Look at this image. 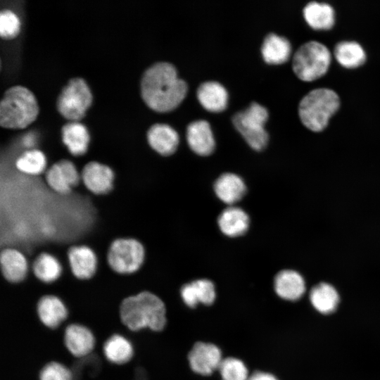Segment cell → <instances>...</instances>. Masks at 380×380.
Returning a JSON list of instances; mask_svg holds the SVG:
<instances>
[{"instance_id":"6da1fadb","label":"cell","mask_w":380,"mask_h":380,"mask_svg":"<svg viewBox=\"0 0 380 380\" xmlns=\"http://www.w3.org/2000/svg\"><path fill=\"white\" fill-rule=\"evenodd\" d=\"M186 92V84L178 77L175 68L169 63H156L142 75L141 97L154 111L165 113L172 110L184 100Z\"/></svg>"},{"instance_id":"7a4b0ae2","label":"cell","mask_w":380,"mask_h":380,"mask_svg":"<svg viewBox=\"0 0 380 380\" xmlns=\"http://www.w3.org/2000/svg\"><path fill=\"white\" fill-rule=\"evenodd\" d=\"M121 323L129 331H163L167 323V308L163 299L147 290L125 298L119 306Z\"/></svg>"},{"instance_id":"3957f363","label":"cell","mask_w":380,"mask_h":380,"mask_svg":"<svg viewBox=\"0 0 380 380\" xmlns=\"http://www.w3.org/2000/svg\"><path fill=\"white\" fill-rule=\"evenodd\" d=\"M39 114L34 94L27 87L15 85L4 94L0 103V125L6 129H23Z\"/></svg>"},{"instance_id":"277c9868","label":"cell","mask_w":380,"mask_h":380,"mask_svg":"<svg viewBox=\"0 0 380 380\" xmlns=\"http://www.w3.org/2000/svg\"><path fill=\"white\" fill-rule=\"evenodd\" d=\"M340 105L339 96L335 91L326 87L316 88L300 101L298 115L306 128L315 132H322L327 127Z\"/></svg>"},{"instance_id":"5b68a950","label":"cell","mask_w":380,"mask_h":380,"mask_svg":"<svg viewBox=\"0 0 380 380\" xmlns=\"http://www.w3.org/2000/svg\"><path fill=\"white\" fill-rule=\"evenodd\" d=\"M331 61V53L328 47L311 40L303 44L294 53L292 68L300 80L312 82L327 73Z\"/></svg>"},{"instance_id":"8992f818","label":"cell","mask_w":380,"mask_h":380,"mask_svg":"<svg viewBox=\"0 0 380 380\" xmlns=\"http://www.w3.org/2000/svg\"><path fill=\"white\" fill-rule=\"evenodd\" d=\"M268 119V111L265 107L253 102L244 110L234 114L232 122L247 144L254 150L264 149L269 140L265 129Z\"/></svg>"},{"instance_id":"52a82bcc","label":"cell","mask_w":380,"mask_h":380,"mask_svg":"<svg viewBox=\"0 0 380 380\" xmlns=\"http://www.w3.org/2000/svg\"><path fill=\"white\" fill-rule=\"evenodd\" d=\"M93 96L81 77L70 79L59 94L56 107L59 113L70 122H79L92 103Z\"/></svg>"},{"instance_id":"ba28073f","label":"cell","mask_w":380,"mask_h":380,"mask_svg":"<svg viewBox=\"0 0 380 380\" xmlns=\"http://www.w3.org/2000/svg\"><path fill=\"white\" fill-rule=\"evenodd\" d=\"M145 259L143 244L133 238H118L112 241L107 253L110 268L117 274L129 275L137 272Z\"/></svg>"},{"instance_id":"9c48e42d","label":"cell","mask_w":380,"mask_h":380,"mask_svg":"<svg viewBox=\"0 0 380 380\" xmlns=\"http://www.w3.org/2000/svg\"><path fill=\"white\" fill-rule=\"evenodd\" d=\"M223 358L222 350L217 345L204 341L196 342L187 355L191 371L204 376L218 371Z\"/></svg>"},{"instance_id":"30bf717a","label":"cell","mask_w":380,"mask_h":380,"mask_svg":"<svg viewBox=\"0 0 380 380\" xmlns=\"http://www.w3.org/2000/svg\"><path fill=\"white\" fill-rule=\"evenodd\" d=\"M62 327L63 344L73 357L83 358L95 350L96 340L89 327L76 322L68 323Z\"/></svg>"},{"instance_id":"8fae6325","label":"cell","mask_w":380,"mask_h":380,"mask_svg":"<svg viewBox=\"0 0 380 380\" xmlns=\"http://www.w3.org/2000/svg\"><path fill=\"white\" fill-rule=\"evenodd\" d=\"M35 309L42 324L52 330L61 327L69 316L65 302L59 296L52 293L40 296L37 301Z\"/></svg>"},{"instance_id":"7c38bea8","label":"cell","mask_w":380,"mask_h":380,"mask_svg":"<svg viewBox=\"0 0 380 380\" xmlns=\"http://www.w3.org/2000/svg\"><path fill=\"white\" fill-rule=\"evenodd\" d=\"M46 181L56 192L65 195L80 183L81 175L74 163L63 159L53 164L46 172Z\"/></svg>"},{"instance_id":"4fadbf2b","label":"cell","mask_w":380,"mask_h":380,"mask_svg":"<svg viewBox=\"0 0 380 380\" xmlns=\"http://www.w3.org/2000/svg\"><path fill=\"white\" fill-rule=\"evenodd\" d=\"M115 175L108 165L91 161L83 167L81 179L91 192L97 195L106 194L113 188Z\"/></svg>"},{"instance_id":"5bb4252c","label":"cell","mask_w":380,"mask_h":380,"mask_svg":"<svg viewBox=\"0 0 380 380\" xmlns=\"http://www.w3.org/2000/svg\"><path fill=\"white\" fill-rule=\"evenodd\" d=\"M68 259L70 271L77 279L89 281L95 276L97 258L90 247L84 245L70 247Z\"/></svg>"},{"instance_id":"9a60e30c","label":"cell","mask_w":380,"mask_h":380,"mask_svg":"<svg viewBox=\"0 0 380 380\" xmlns=\"http://www.w3.org/2000/svg\"><path fill=\"white\" fill-rule=\"evenodd\" d=\"M183 303L189 308L198 305H211L216 299L214 283L208 279H198L184 284L180 289Z\"/></svg>"},{"instance_id":"2e32d148","label":"cell","mask_w":380,"mask_h":380,"mask_svg":"<svg viewBox=\"0 0 380 380\" xmlns=\"http://www.w3.org/2000/svg\"><path fill=\"white\" fill-rule=\"evenodd\" d=\"M0 263L4 279L10 284H20L28 273V264L23 253L15 248H7L1 252Z\"/></svg>"},{"instance_id":"e0dca14e","label":"cell","mask_w":380,"mask_h":380,"mask_svg":"<svg viewBox=\"0 0 380 380\" xmlns=\"http://www.w3.org/2000/svg\"><path fill=\"white\" fill-rule=\"evenodd\" d=\"M101 351L105 359L115 365L129 363L134 356V347L126 336L114 333L103 342Z\"/></svg>"},{"instance_id":"ac0fdd59","label":"cell","mask_w":380,"mask_h":380,"mask_svg":"<svg viewBox=\"0 0 380 380\" xmlns=\"http://www.w3.org/2000/svg\"><path fill=\"white\" fill-rule=\"evenodd\" d=\"M305 289L304 278L296 270H283L274 277V291L284 300L289 301L298 300L305 292Z\"/></svg>"},{"instance_id":"d6986e66","label":"cell","mask_w":380,"mask_h":380,"mask_svg":"<svg viewBox=\"0 0 380 380\" xmlns=\"http://www.w3.org/2000/svg\"><path fill=\"white\" fill-rule=\"evenodd\" d=\"M186 139L190 148L201 156L210 155L215 141L210 124L203 120L191 122L186 129Z\"/></svg>"},{"instance_id":"ffe728a7","label":"cell","mask_w":380,"mask_h":380,"mask_svg":"<svg viewBox=\"0 0 380 380\" xmlns=\"http://www.w3.org/2000/svg\"><path fill=\"white\" fill-rule=\"evenodd\" d=\"M246 185L238 175L227 172L221 175L214 183L217 197L229 206L235 205L246 193Z\"/></svg>"},{"instance_id":"44dd1931","label":"cell","mask_w":380,"mask_h":380,"mask_svg":"<svg viewBox=\"0 0 380 380\" xmlns=\"http://www.w3.org/2000/svg\"><path fill=\"white\" fill-rule=\"evenodd\" d=\"M147 140L150 146L162 156L174 153L179 145V135L170 125L156 123L147 132Z\"/></svg>"},{"instance_id":"7402d4cb","label":"cell","mask_w":380,"mask_h":380,"mask_svg":"<svg viewBox=\"0 0 380 380\" xmlns=\"http://www.w3.org/2000/svg\"><path fill=\"white\" fill-rule=\"evenodd\" d=\"M221 232L229 237L243 235L248 229L250 218L241 208L231 205L223 210L217 218Z\"/></svg>"},{"instance_id":"603a6c76","label":"cell","mask_w":380,"mask_h":380,"mask_svg":"<svg viewBox=\"0 0 380 380\" xmlns=\"http://www.w3.org/2000/svg\"><path fill=\"white\" fill-rule=\"evenodd\" d=\"M197 98L202 106L213 113L224 110L228 102V93L219 82L210 81L201 84L197 89Z\"/></svg>"},{"instance_id":"cb8c5ba5","label":"cell","mask_w":380,"mask_h":380,"mask_svg":"<svg viewBox=\"0 0 380 380\" xmlns=\"http://www.w3.org/2000/svg\"><path fill=\"white\" fill-rule=\"evenodd\" d=\"M62 141L69 152L75 156L87 153L90 141L87 128L79 122H70L61 129Z\"/></svg>"},{"instance_id":"d4e9b609","label":"cell","mask_w":380,"mask_h":380,"mask_svg":"<svg viewBox=\"0 0 380 380\" xmlns=\"http://www.w3.org/2000/svg\"><path fill=\"white\" fill-rule=\"evenodd\" d=\"M303 13L307 24L316 30H329L335 23L334 9L327 3L310 1L303 8Z\"/></svg>"},{"instance_id":"484cf974","label":"cell","mask_w":380,"mask_h":380,"mask_svg":"<svg viewBox=\"0 0 380 380\" xmlns=\"http://www.w3.org/2000/svg\"><path fill=\"white\" fill-rule=\"evenodd\" d=\"M261 52L267 63L279 65L289 59L291 54V45L286 37L270 33L263 41Z\"/></svg>"},{"instance_id":"4316f807","label":"cell","mask_w":380,"mask_h":380,"mask_svg":"<svg viewBox=\"0 0 380 380\" xmlns=\"http://www.w3.org/2000/svg\"><path fill=\"white\" fill-rule=\"evenodd\" d=\"M34 277L42 284L51 285L62 275L63 268L58 259L49 253H42L34 259L32 266Z\"/></svg>"},{"instance_id":"83f0119b","label":"cell","mask_w":380,"mask_h":380,"mask_svg":"<svg viewBox=\"0 0 380 380\" xmlns=\"http://www.w3.org/2000/svg\"><path fill=\"white\" fill-rule=\"evenodd\" d=\"M337 62L346 68H356L362 65L367 54L360 44L355 41L343 40L338 42L334 49Z\"/></svg>"},{"instance_id":"f1b7e54d","label":"cell","mask_w":380,"mask_h":380,"mask_svg":"<svg viewBox=\"0 0 380 380\" xmlns=\"http://www.w3.org/2000/svg\"><path fill=\"white\" fill-rule=\"evenodd\" d=\"M310 300L317 311L322 314H329L336 309L339 295L332 285L321 282L310 290Z\"/></svg>"},{"instance_id":"f546056e","label":"cell","mask_w":380,"mask_h":380,"mask_svg":"<svg viewBox=\"0 0 380 380\" xmlns=\"http://www.w3.org/2000/svg\"><path fill=\"white\" fill-rule=\"evenodd\" d=\"M17 169L27 175H38L46 169V158L39 149H30L22 153L16 160Z\"/></svg>"},{"instance_id":"4dcf8cb0","label":"cell","mask_w":380,"mask_h":380,"mask_svg":"<svg viewBox=\"0 0 380 380\" xmlns=\"http://www.w3.org/2000/svg\"><path fill=\"white\" fill-rule=\"evenodd\" d=\"M218 372L221 380H248L250 376L244 362L232 356L223 358Z\"/></svg>"},{"instance_id":"1f68e13d","label":"cell","mask_w":380,"mask_h":380,"mask_svg":"<svg viewBox=\"0 0 380 380\" xmlns=\"http://www.w3.org/2000/svg\"><path fill=\"white\" fill-rule=\"evenodd\" d=\"M39 380H73V374L69 367L58 361H50L40 369Z\"/></svg>"},{"instance_id":"d6a6232c","label":"cell","mask_w":380,"mask_h":380,"mask_svg":"<svg viewBox=\"0 0 380 380\" xmlns=\"http://www.w3.org/2000/svg\"><path fill=\"white\" fill-rule=\"evenodd\" d=\"M20 30V21L18 15L9 9L0 13V35L4 39H13Z\"/></svg>"},{"instance_id":"836d02e7","label":"cell","mask_w":380,"mask_h":380,"mask_svg":"<svg viewBox=\"0 0 380 380\" xmlns=\"http://www.w3.org/2000/svg\"><path fill=\"white\" fill-rule=\"evenodd\" d=\"M248 380H279L276 376L265 371H255L250 374Z\"/></svg>"}]
</instances>
